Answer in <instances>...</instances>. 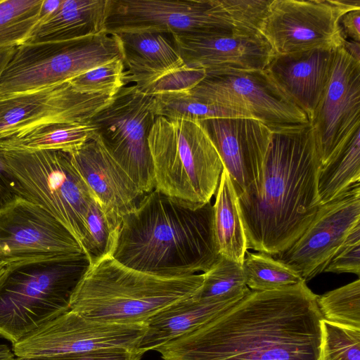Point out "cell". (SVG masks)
Instances as JSON below:
<instances>
[{"instance_id": "cell-13", "label": "cell", "mask_w": 360, "mask_h": 360, "mask_svg": "<svg viewBox=\"0 0 360 360\" xmlns=\"http://www.w3.org/2000/svg\"><path fill=\"white\" fill-rule=\"evenodd\" d=\"M145 328V323H105L69 309L13 344L12 351L16 358H31L101 349H136Z\"/></svg>"}, {"instance_id": "cell-42", "label": "cell", "mask_w": 360, "mask_h": 360, "mask_svg": "<svg viewBox=\"0 0 360 360\" xmlns=\"http://www.w3.org/2000/svg\"><path fill=\"white\" fill-rule=\"evenodd\" d=\"M346 51L356 60L360 62V42L345 40L342 44Z\"/></svg>"}, {"instance_id": "cell-7", "label": "cell", "mask_w": 360, "mask_h": 360, "mask_svg": "<svg viewBox=\"0 0 360 360\" xmlns=\"http://www.w3.org/2000/svg\"><path fill=\"white\" fill-rule=\"evenodd\" d=\"M0 153L13 177L15 194L51 214L83 249L85 216L94 196L73 165L70 153L1 149Z\"/></svg>"}, {"instance_id": "cell-11", "label": "cell", "mask_w": 360, "mask_h": 360, "mask_svg": "<svg viewBox=\"0 0 360 360\" xmlns=\"http://www.w3.org/2000/svg\"><path fill=\"white\" fill-rule=\"evenodd\" d=\"M360 0H271L258 29L275 54L335 49L345 40L340 20Z\"/></svg>"}, {"instance_id": "cell-14", "label": "cell", "mask_w": 360, "mask_h": 360, "mask_svg": "<svg viewBox=\"0 0 360 360\" xmlns=\"http://www.w3.org/2000/svg\"><path fill=\"white\" fill-rule=\"evenodd\" d=\"M82 255L76 238L41 207L17 195L0 205V262Z\"/></svg>"}, {"instance_id": "cell-8", "label": "cell", "mask_w": 360, "mask_h": 360, "mask_svg": "<svg viewBox=\"0 0 360 360\" xmlns=\"http://www.w3.org/2000/svg\"><path fill=\"white\" fill-rule=\"evenodd\" d=\"M124 60L117 34L103 32L79 39L16 47L0 77V98L68 82L88 70Z\"/></svg>"}, {"instance_id": "cell-35", "label": "cell", "mask_w": 360, "mask_h": 360, "mask_svg": "<svg viewBox=\"0 0 360 360\" xmlns=\"http://www.w3.org/2000/svg\"><path fill=\"white\" fill-rule=\"evenodd\" d=\"M123 59H117L79 75L68 82L84 94H101L114 96L125 86Z\"/></svg>"}, {"instance_id": "cell-39", "label": "cell", "mask_w": 360, "mask_h": 360, "mask_svg": "<svg viewBox=\"0 0 360 360\" xmlns=\"http://www.w3.org/2000/svg\"><path fill=\"white\" fill-rule=\"evenodd\" d=\"M343 38L360 42V9L345 13L340 20Z\"/></svg>"}, {"instance_id": "cell-5", "label": "cell", "mask_w": 360, "mask_h": 360, "mask_svg": "<svg viewBox=\"0 0 360 360\" xmlns=\"http://www.w3.org/2000/svg\"><path fill=\"white\" fill-rule=\"evenodd\" d=\"M89 266L86 255L7 264L0 279V337L13 345L69 310Z\"/></svg>"}, {"instance_id": "cell-12", "label": "cell", "mask_w": 360, "mask_h": 360, "mask_svg": "<svg viewBox=\"0 0 360 360\" xmlns=\"http://www.w3.org/2000/svg\"><path fill=\"white\" fill-rule=\"evenodd\" d=\"M188 91L209 103L245 110L271 130L309 123L265 70L209 72Z\"/></svg>"}, {"instance_id": "cell-16", "label": "cell", "mask_w": 360, "mask_h": 360, "mask_svg": "<svg viewBox=\"0 0 360 360\" xmlns=\"http://www.w3.org/2000/svg\"><path fill=\"white\" fill-rule=\"evenodd\" d=\"M360 223V186L321 205L311 224L291 247L273 256L305 282L323 272L351 230Z\"/></svg>"}, {"instance_id": "cell-4", "label": "cell", "mask_w": 360, "mask_h": 360, "mask_svg": "<svg viewBox=\"0 0 360 360\" xmlns=\"http://www.w3.org/2000/svg\"><path fill=\"white\" fill-rule=\"evenodd\" d=\"M202 274L162 277L127 267L111 255L89 264L76 286L70 309L98 321L144 323L169 304L195 295Z\"/></svg>"}, {"instance_id": "cell-9", "label": "cell", "mask_w": 360, "mask_h": 360, "mask_svg": "<svg viewBox=\"0 0 360 360\" xmlns=\"http://www.w3.org/2000/svg\"><path fill=\"white\" fill-rule=\"evenodd\" d=\"M155 118L153 95L128 84L90 120L107 151L144 194L155 187L148 141Z\"/></svg>"}, {"instance_id": "cell-19", "label": "cell", "mask_w": 360, "mask_h": 360, "mask_svg": "<svg viewBox=\"0 0 360 360\" xmlns=\"http://www.w3.org/2000/svg\"><path fill=\"white\" fill-rule=\"evenodd\" d=\"M185 65L209 72L264 70L275 55L259 33H181L169 34Z\"/></svg>"}, {"instance_id": "cell-17", "label": "cell", "mask_w": 360, "mask_h": 360, "mask_svg": "<svg viewBox=\"0 0 360 360\" xmlns=\"http://www.w3.org/2000/svg\"><path fill=\"white\" fill-rule=\"evenodd\" d=\"M115 96L81 93L66 82L0 98V139L47 122H88Z\"/></svg>"}, {"instance_id": "cell-36", "label": "cell", "mask_w": 360, "mask_h": 360, "mask_svg": "<svg viewBox=\"0 0 360 360\" xmlns=\"http://www.w3.org/2000/svg\"><path fill=\"white\" fill-rule=\"evenodd\" d=\"M323 272L349 273L360 276V223L351 230Z\"/></svg>"}, {"instance_id": "cell-2", "label": "cell", "mask_w": 360, "mask_h": 360, "mask_svg": "<svg viewBox=\"0 0 360 360\" xmlns=\"http://www.w3.org/2000/svg\"><path fill=\"white\" fill-rule=\"evenodd\" d=\"M321 166L309 123L272 130L259 191L238 195L248 249L274 256L302 235L320 207Z\"/></svg>"}, {"instance_id": "cell-1", "label": "cell", "mask_w": 360, "mask_h": 360, "mask_svg": "<svg viewBox=\"0 0 360 360\" xmlns=\"http://www.w3.org/2000/svg\"><path fill=\"white\" fill-rule=\"evenodd\" d=\"M317 296L304 281L251 290L156 351L162 360H317L322 320Z\"/></svg>"}, {"instance_id": "cell-34", "label": "cell", "mask_w": 360, "mask_h": 360, "mask_svg": "<svg viewBox=\"0 0 360 360\" xmlns=\"http://www.w3.org/2000/svg\"><path fill=\"white\" fill-rule=\"evenodd\" d=\"M317 360H360V329L322 319Z\"/></svg>"}, {"instance_id": "cell-25", "label": "cell", "mask_w": 360, "mask_h": 360, "mask_svg": "<svg viewBox=\"0 0 360 360\" xmlns=\"http://www.w3.org/2000/svg\"><path fill=\"white\" fill-rule=\"evenodd\" d=\"M96 134L91 122L52 121L0 139V149L16 151L60 150L71 153Z\"/></svg>"}, {"instance_id": "cell-31", "label": "cell", "mask_w": 360, "mask_h": 360, "mask_svg": "<svg viewBox=\"0 0 360 360\" xmlns=\"http://www.w3.org/2000/svg\"><path fill=\"white\" fill-rule=\"evenodd\" d=\"M202 276V284L193 295L197 298L224 300L251 291L246 285L242 264L220 255Z\"/></svg>"}, {"instance_id": "cell-45", "label": "cell", "mask_w": 360, "mask_h": 360, "mask_svg": "<svg viewBox=\"0 0 360 360\" xmlns=\"http://www.w3.org/2000/svg\"><path fill=\"white\" fill-rule=\"evenodd\" d=\"M6 264L2 262H0V279L2 278L4 274L6 269Z\"/></svg>"}, {"instance_id": "cell-27", "label": "cell", "mask_w": 360, "mask_h": 360, "mask_svg": "<svg viewBox=\"0 0 360 360\" xmlns=\"http://www.w3.org/2000/svg\"><path fill=\"white\" fill-rule=\"evenodd\" d=\"M360 183V129L326 164L317 179L320 206L331 202Z\"/></svg>"}, {"instance_id": "cell-10", "label": "cell", "mask_w": 360, "mask_h": 360, "mask_svg": "<svg viewBox=\"0 0 360 360\" xmlns=\"http://www.w3.org/2000/svg\"><path fill=\"white\" fill-rule=\"evenodd\" d=\"M105 31L112 34L257 33L241 27L224 0H108Z\"/></svg>"}, {"instance_id": "cell-43", "label": "cell", "mask_w": 360, "mask_h": 360, "mask_svg": "<svg viewBox=\"0 0 360 360\" xmlns=\"http://www.w3.org/2000/svg\"><path fill=\"white\" fill-rule=\"evenodd\" d=\"M16 47L4 48L0 49V77L1 75L15 51Z\"/></svg>"}, {"instance_id": "cell-37", "label": "cell", "mask_w": 360, "mask_h": 360, "mask_svg": "<svg viewBox=\"0 0 360 360\" xmlns=\"http://www.w3.org/2000/svg\"><path fill=\"white\" fill-rule=\"evenodd\" d=\"M205 72L186 66L170 72L152 84L145 92L152 95L166 91H188L205 77Z\"/></svg>"}, {"instance_id": "cell-44", "label": "cell", "mask_w": 360, "mask_h": 360, "mask_svg": "<svg viewBox=\"0 0 360 360\" xmlns=\"http://www.w3.org/2000/svg\"><path fill=\"white\" fill-rule=\"evenodd\" d=\"M12 349L6 345H0V360H15Z\"/></svg>"}, {"instance_id": "cell-6", "label": "cell", "mask_w": 360, "mask_h": 360, "mask_svg": "<svg viewBox=\"0 0 360 360\" xmlns=\"http://www.w3.org/2000/svg\"><path fill=\"white\" fill-rule=\"evenodd\" d=\"M148 141L155 188L194 205L211 202L224 165L200 121L157 116Z\"/></svg>"}, {"instance_id": "cell-3", "label": "cell", "mask_w": 360, "mask_h": 360, "mask_svg": "<svg viewBox=\"0 0 360 360\" xmlns=\"http://www.w3.org/2000/svg\"><path fill=\"white\" fill-rule=\"evenodd\" d=\"M219 254L211 202L194 205L154 188L120 224L112 257L162 277L205 272Z\"/></svg>"}, {"instance_id": "cell-40", "label": "cell", "mask_w": 360, "mask_h": 360, "mask_svg": "<svg viewBox=\"0 0 360 360\" xmlns=\"http://www.w3.org/2000/svg\"><path fill=\"white\" fill-rule=\"evenodd\" d=\"M13 177L0 153V205L15 195Z\"/></svg>"}, {"instance_id": "cell-30", "label": "cell", "mask_w": 360, "mask_h": 360, "mask_svg": "<svg viewBox=\"0 0 360 360\" xmlns=\"http://www.w3.org/2000/svg\"><path fill=\"white\" fill-rule=\"evenodd\" d=\"M43 0H0V49L25 44L39 20Z\"/></svg>"}, {"instance_id": "cell-33", "label": "cell", "mask_w": 360, "mask_h": 360, "mask_svg": "<svg viewBox=\"0 0 360 360\" xmlns=\"http://www.w3.org/2000/svg\"><path fill=\"white\" fill-rule=\"evenodd\" d=\"M83 250L89 264L112 255L118 229L113 226L94 198L85 216Z\"/></svg>"}, {"instance_id": "cell-22", "label": "cell", "mask_w": 360, "mask_h": 360, "mask_svg": "<svg viewBox=\"0 0 360 360\" xmlns=\"http://www.w3.org/2000/svg\"><path fill=\"white\" fill-rule=\"evenodd\" d=\"M245 295L224 300H204L193 295L178 300L146 321L144 333L136 349L143 354L156 350L207 323Z\"/></svg>"}, {"instance_id": "cell-28", "label": "cell", "mask_w": 360, "mask_h": 360, "mask_svg": "<svg viewBox=\"0 0 360 360\" xmlns=\"http://www.w3.org/2000/svg\"><path fill=\"white\" fill-rule=\"evenodd\" d=\"M153 96L156 117L194 121L240 117L252 118L245 110L205 101L188 91H166Z\"/></svg>"}, {"instance_id": "cell-26", "label": "cell", "mask_w": 360, "mask_h": 360, "mask_svg": "<svg viewBox=\"0 0 360 360\" xmlns=\"http://www.w3.org/2000/svg\"><path fill=\"white\" fill-rule=\"evenodd\" d=\"M212 207L213 230L219 254L242 264L248 251L246 236L238 207V195L224 168Z\"/></svg>"}, {"instance_id": "cell-41", "label": "cell", "mask_w": 360, "mask_h": 360, "mask_svg": "<svg viewBox=\"0 0 360 360\" xmlns=\"http://www.w3.org/2000/svg\"><path fill=\"white\" fill-rule=\"evenodd\" d=\"M62 1L63 0H43L39 11L38 22L44 20L54 12L60 6Z\"/></svg>"}, {"instance_id": "cell-32", "label": "cell", "mask_w": 360, "mask_h": 360, "mask_svg": "<svg viewBox=\"0 0 360 360\" xmlns=\"http://www.w3.org/2000/svg\"><path fill=\"white\" fill-rule=\"evenodd\" d=\"M323 319L360 329V279L317 296Z\"/></svg>"}, {"instance_id": "cell-23", "label": "cell", "mask_w": 360, "mask_h": 360, "mask_svg": "<svg viewBox=\"0 0 360 360\" xmlns=\"http://www.w3.org/2000/svg\"><path fill=\"white\" fill-rule=\"evenodd\" d=\"M117 35L123 49L125 85L134 84L146 91L163 76L186 66L165 34L125 32Z\"/></svg>"}, {"instance_id": "cell-29", "label": "cell", "mask_w": 360, "mask_h": 360, "mask_svg": "<svg viewBox=\"0 0 360 360\" xmlns=\"http://www.w3.org/2000/svg\"><path fill=\"white\" fill-rule=\"evenodd\" d=\"M242 269L246 285L252 291L280 289L303 281L295 271L273 256L261 252L247 251Z\"/></svg>"}, {"instance_id": "cell-24", "label": "cell", "mask_w": 360, "mask_h": 360, "mask_svg": "<svg viewBox=\"0 0 360 360\" xmlns=\"http://www.w3.org/2000/svg\"><path fill=\"white\" fill-rule=\"evenodd\" d=\"M107 6L108 0H63L37 24L25 44L70 41L105 32Z\"/></svg>"}, {"instance_id": "cell-20", "label": "cell", "mask_w": 360, "mask_h": 360, "mask_svg": "<svg viewBox=\"0 0 360 360\" xmlns=\"http://www.w3.org/2000/svg\"><path fill=\"white\" fill-rule=\"evenodd\" d=\"M70 155L110 223L118 229L123 217L146 194L112 158L97 134Z\"/></svg>"}, {"instance_id": "cell-15", "label": "cell", "mask_w": 360, "mask_h": 360, "mask_svg": "<svg viewBox=\"0 0 360 360\" xmlns=\"http://www.w3.org/2000/svg\"><path fill=\"white\" fill-rule=\"evenodd\" d=\"M309 124L321 166L360 129V62L342 45L334 51L328 83Z\"/></svg>"}, {"instance_id": "cell-18", "label": "cell", "mask_w": 360, "mask_h": 360, "mask_svg": "<svg viewBox=\"0 0 360 360\" xmlns=\"http://www.w3.org/2000/svg\"><path fill=\"white\" fill-rule=\"evenodd\" d=\"M214 144L237 195H255L272 130L251 117L217 118L200 121Z\"/></svg>"}, {"instance_id": "cell-21", "label": "cell", "mask_w": 360, "mask_h": 360, "mask_svg": "<svg viewBox=\"0 0 360 360\" xmlns=\"http://www.w3.org/2000/svg\"><path fill=\"white\" fill-rule=\"evenodd\" d=\"M335 49L275 54L265 70L309 122L328 83Z\"/></svg>"}, {"instance_id": "cell-38", "label": "cell", "mask_w": 360, "mask_h": 360, "mask_svg": "<svg viewBox=\"0 0 360 360\" xmlns=\"http://www.w3.org/2000/svg\"><path fill=\"white\" fill-rule=\"evenodd\" d=\"M143 355L137 349L110 348L15 360H141Z\"/></svg>"}]
</instances>
